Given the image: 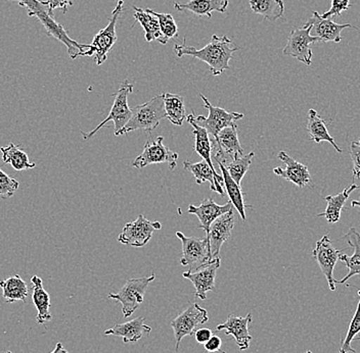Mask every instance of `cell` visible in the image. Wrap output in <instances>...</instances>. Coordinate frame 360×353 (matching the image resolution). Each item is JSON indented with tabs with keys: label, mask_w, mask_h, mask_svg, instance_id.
Listing matches in <instances>:
<instances>
[{
	"label": "cell",
	"mask_w": 360,
	"mask_h": 353,
	"mask_svg": "<svg viewBox=\"0 0 360 353\" xmlns=\"http://www.w3.org/2000/svg\"><path fill=\"white\" fill-rule=\"evenodd\" d=\"M238 51H240V47L236 46L226 35L222 37L213 35L210 44L201 49L188 46L186 39L184 40L182 45H174V51L179 58L190 55L206 62L213 76L221 75L224 71L231 69L229 60L233 58V53Z\"/></svg>",
	"instance_id": "6da1fadb"
},
{
	"label": "cell",
	"mask_w": 360,
	"mask_h": 353,
	"mask_svg": "<svg viewBox=\"0 0 360 353\" xmlns=\"http://www.w3.org/2000/svg\"><path fill=\"white\" fill-rule=\"evenodd\" d=\"M10 1H17L19 6L26 8L29 17L36 18L38 21L41 22L47 35L56 38V40L67 46L68 55L72 60H76L80 56L94 55L90 44H80L72 39L68 35L66 30L63 28L62 25L56 22L53 17L49 15L46 6H44L40 0H10Z\"/></svg>",
	"instance_id": "7a4b0ae2"
},
{
	"label": "cell",
	"mask_w": 360,
	"mask_h": 353,
	"mask_svg": "<svg viewBox=\"0 0 360 353\" xmlns=\"http://www.w3.org/2000/svg\"><path fill=\"white\" fill-rule=\"evenodd\" d=\"M132 116L127 125L116 136H122L127 133L141 130L152 133L159 126L160 121L166 119L164 109V94H160L143 105H137L131 109Z\"/></svg>",
	"instance_id": "3957f363"
},
{
	"label": "cell",
	"mask_w": 360,
	"mask_h": 353,
	"mask_svg": "<svg viewBox=\"0 0 360 353\" xmlns=\"http://www.w3.org/2000/svg\"><path fill=\"white\" fill-rule=\"evenodd\" d=\"M134 91V85L130 84L127 80L124 81L121 84L120 88L114 94L115 101L112 103L111 111H110L109 116L105 119L100 125L96 126L91 132L84 133L82 132L83 139L91 138L92 136L96 134L98 130H101L103 126L107 125L109 121H112L115 126V136L118 134L121 130L127 125L130 118L132 116V111L128 105V96Z\"/></svg>",
	"instance_id": "277c9868"
},
{
	"label": "cell",
	"mask_w": 360,
	"mask_h": 353,
	"mask_svg": "<svg viewBox=\"0 0 360 353\" xmlns=\"http://www.w3.org/2000/svg\"><path fill=\"white\" fill-rule=\"evenodd\" d=\"M155 279V274L143 278L129 279L117 293H110L108 298L120 302L124 318H129L143 302L146 289Z\"/></svg>",
	"instance_id": "5b68a950"
},
{
	"label": "cell",
	"mask_w": 360,
	"mask_h": 353,
	"mask_svg": "<svg viewBox=\"0 0 360 353\" xmlns=\"http://www.w3.org/2000/svg\"><path fill=\"white\" fill-rule=\"evenodd\" d=\"M200 98L204 102L205 109H208L209 116L206 118L204 116H195L193 114V120L198 126L204 128L208 132L211 141L217 140L218 133L222 129L235 125L236 121L244 118V114L240 112H229L222 107H213L210 101L207 100L202 94H200Z\"/></svg>",
	"instance_id": "8992f818"
},
{
	"label": "cell",
	"mask_w": 360,
	"mask_h": 353,
	"mask_svg": "<svg viewBox=\"0 0 360 353\" xmlns=\"http://www.w3.org/2000/svg\"><path fill=\"white\" fill-rule=\"evenodd\" d=\"M209 321L208 312L200 307L197 302L191 303L184 312L171 321V327L174 332L175 353H179L180 342L186 336H191L199 329L200 326L205 325Z\"/></svg>",
	"instance_id": "52a82bcc"
},
{
	"label": "cell",
	"mask_w": 360,
	"mask_h": 353,
	"mask_svg": "<svg viewBox=\"0 0 360 353\" xmlns=\"http://www.w3.org/2000/svg\"><path fill=\"white\" fill-rule=\"evenodd\" d=\"M311 25L305 22L302 28L294 29L288 37L287 45L283 53L292 56L306 66H310L312 62L311 45L321 42L319 37L311 35Z\"/></svg>",
	"instance_id": "ba28073f"
},
{
	"label": "cell",
	"mask_w": 360,
	"mask_h": 353,
	"mask_svg": "<svg viewBox=\"0 0 360 353\" xmlns=\"http://www.w3.org/2000/svg\"><path fill=\"white\" fill-rule=\"evenodd\" d=\"M164 137L160 136L156 139H148L143 146V152L134 159L132 166L135 168H145L146 166L153 164L167 163L169 168L174 171L177 166L179 154L169 149L167 146L164 145Z\"/></svg>",
	"instance_id": "9c48e42d"
},
{
	"label": "cell",
	"mask_w": 360,
	"mask_h": 353,
	"mask_svg": "<svg viewBox=\"0 0 360 353\" xmlns=\"http://www.w3.org/2000/svg\"><path fill=\"white\" fill-rule=\"evenodd\" d=\"M177 237L182 243V258L180 264L190 267V271H195L202 265L212 262L208 238L199 239L195 237H186L184 233L176 232Z\"/></svg>",
	"instance_id": "30bf717a"
},
{
	"label": "cell",
	"mask_w": 360,
	"mask_h": 353,
	"mask_svg": "<svg viewBox=\"0 0 360 353\" xmlns=\"http://www.w3.org/2000/svg\"><path fill=\"white\" fill-rule=\"evenodd\" d=\"M124 0L117 2L116 8L112 11L111 19L105 28L94 36L92 44H90L92 53L94 55V60L96 65L101 66L107 60L108 53L117 41L116 25L122 13Z\"/></svg>",
	"instance_id": "8fae6325"
},
{
	"label": "cell",
	"mask_w": 360,
	"mask_h": 353,
	"mask_svg": "<svg viewBox=\"0 0 360 353\" xmlns=\"http://www.w3.org/2000/svg\"><path fill=\"white\" fill-rule=\"evenodd\" d=\"M161 229V222L148 221L145 215H139L134 222L125 224L118 241L129 246L143 247L152 239L155 231Z\"/></svg>",
	"instance_id": "7c38bea8"
},
{
	"label": "cell",
	"mask_w": 360,
	"mask_h": 353,
	"mask_svg": "<svg viewBox=\"0 0 360 353\" xmlns=\"http://www.w3.org/2000/svg\"><path fill=\"white\" fill-rule=\"evenodd\" d=\"M340 254L341 251L335 248L328 235L323 236L316 242V246L314 251V258L325 275L330 291L336 290V283L333 275H334L335 267L339 260Z\"/></svg>",
	"instance_id": "4fadbf2b"
},
{
	"label": "cell",
	"mask_w": 360,
	"mask_h": 353,
	"mask_svg": "<svg viewBox=\"0 0 360 353\" xmlns=\"http://www.w3.org/2000/svg\"><path fill=\"white\" fill-rule=\"evenodd\" d=\"M220 267V258H214L209 264L202 265L195 271L184 272V278L188 279L195 286V298L206 300L207 292L215 290V279Z\"/></svg>",
	"instance_id": "5bb4252c"
},
{
	"label": "cell",
	"mask_w": 360,
	"mask_h": 353,
	"mask_svg": "<svg viewBox=\"0 0 360 353\" xmlns=\"http://www.w3.org/2000/svg\"><path fill=\"white\" fill-rule=\"evenodd\" d=\"M233 227H235V215L233 210L220 215L211 224L206 237L209 240V249H210L212 260L219 256L222 244L231 237Z\"/></svg>",
	"instance_id": "9a60e30c"
},
{
	"label": "cell",
	"mask_w": 360,
	"mask_h": 353,
	"mask_svg": "<svg viewBox=\"0 0 360 353\" xmlns=\"http://www.w3.org/2000/svg\"><path fill=\"white\" fill-rule=\"evenodd\" d=\"M278 157L285 164V168H281V166L274 168V173L276 176L283 178L299 188L311 185V176L307 166L292 159L285 152H278Z\"/></svg>",
	"instance_id": "2e32d148"
},
{
	"label": "cell",
	"mask_w": 360,
	"mask_h": 353,
	"mask_svg": "<svg viewBox=\"0 0 360 353\" xmlns=\"http://www.w3.org/2000/svg\"><path fill=\"white\" fill-rule=\"evenodd\" d=\"M253 321L251 312L248 314L245 318L242 317L235 316V314H229L226 321L217 326V331L225 333V335L231 336L235 338V341L240 350H247L250 347L252 336L249 333V325Z\"/></svg>",
	"instance_id": "e0dca14e"
},
{
	"label": "cell",
	"mask_w": 360,
	"mask_h": 353,
	"mask_svg": "<svg viewBox=\"0 0 360 353\" xmlns=\"http://www.w3.org/2000/svg\"><path fill=\"white\" fill-rule=\"evenodd\" d=\"M307 24L311 25V32L314 31L315 37H319L321 42L339 44L342 40V31L347 28L359 30L350 24H337L330 19H323L317 11H312V17L308 20Z\"/></svg>",
	"instance_id": "ac0fdd59"
},
{
	"label": "cell",
	"mask_w": 360,
	"mask_h": 353,
	"mask_svg": "<svg viewBox=\"0 0 360 353\" xmlns=\"http://www.w3.org/2000/svg\"><path fill=\"white\" fill-rule=\"evenodd\" d=\"M233 206L231 201L227 202L224 206H219L212 199H205L199 206H193V204L188 206V213L197 215L198 219L201 222V225L198 228L202 229L206 234H208L211 224L220 215L233 210Z\"/></svg>",
	"instance_id": "d6986e66"
},
{
	"label": "cell",
	"mask_w": 360,
	"mask_h": 353,
	"mask_svg": "<svg viewBox=\"0 0 360 353\" xmlns=\"http://www.w3.org/2000/svg\"><path fill=\"white\" fill-rule=\"evenodd\" d=\"M184 166L186 171L195 176L198 185H202L205 182H208L210 184L211 190L224 197V178L217 174V172H214L206 161H202L199 163L191 164L188 161H184Z\"/></svg>",
	"instance_id": "ffe728a7"
},
{
	"label": "cell",
	"mask_w": 360,
	"mask_h": 353,
	"mask_svg": "<svg viewBox=\"0 0 360 353\" xmlns=\"http://www.w3.org/2000/svg\"><path fill=\"white\" fill-rule=\"evenodd\" d=\"M146 319L143 317L134 319L124 324H118L114 326L111 329L105 331V336L114 335V336L123 338L124 343H135L143 338V333L150 334L152 332V328L146 326Z\"/></svg>",
	"instance_id": "44dd1931"
},
{
	"label": "cell",
	"mask_w": 360,
	"mask_h": 353,
	"mask_svg": "<svg viewBox=\"0 0 360 353\" xmlns=\"http://www.w3.org/2000/svg\"><path fill=\"white\" fill-rule=\"evenodd\" d=\"M344 239L347 240L349 246L352 247L353 254L350 256L347 254H340L339 260L347 267L348 274L341 281L335 280V283L339 284H345L349 279L360 275V234L354 228H351Z\"/></svg>",
	"instance_id": "7402d4cb"
},
{
	"label": "cell",
	"mask_w": 360,
	"mask_h": 353,
	"mask_svg": "<svg viewBox=\"0 0 360 353\" xmlns=\"http://www.w3.org/2000/svg\"><path fill=\"white\" fill-rule=\"evenodd\" d=\"M31 284H32L33 303L38 312L36 321L39 325H44L53 319V316L49 312L51 307V296L44 289L42 280L39 277L33 276L31 278Z\"/></svg>",
	"instance_id": "603a6c76"
},
{
	"label": "cell",
	"mask_w": 360,
	"mask_h": 353,
	"mask_svg": "<svg viewBox=\"0 0 360 353\" xmlns=\"http://www.w3.org/2000/svg\"><path fill=\"white\" fill-rule=\"evenodd\" d=\"M134 10L135 11V21L139 22L145 30L146 41H158L162 45L167 44L168 40L162 34L159 21H158L157 17L153 15L152 10L150 8L143 10L141 8H136V6H134Z\"/></svg>",
	"instance_id": "cb8c5ba5"
},
{
	"label": "cell",
	"mask_w": 360,
	"mask_h": 353,
	"mask_svg": "<svg viewBox=\"0 0 360 353\" xmlns=\"http://www.w3.org/2000/svg\"><path fill=\"white\" fill-rule=\"evenodd\" d=\"M229 6V0H191L184 4L174 2V8L179 11H191L202 17L206 15L210 19L213 11L224 13Z\"/></svg>",
	"instance_id": "d4e9b609"
},
{
	"label": "cell",
	"mask_w": 360,
	"mask_h": 353,
	"mask_svg": "<svg viewBox=\"0 0 360 353\" xmlns=\"http://www.w3.org/2000/svg\"><path fill=\"white\" fill-rule=\"evenodd\" d=\"M307 131L309 133L310 140L317 144L328 142L337 150V152L339 154L343 152V149L338 146L336 141L328 133L326 121L317 114L315 109H311L308 112Z\"/></svg>",
	"instance_id": "484cf974"
},
{
	"label": "cell",
	"mask_w": 360,
	"mask_h": 353,
	"mask_svg": "<svg viewBox=\"0 0 360 353\" xmlns=\"http://www.w3.org/2000/svg\"><path fill=\"white\" fill-rule=\"evenodd\" d=\"M357 189H359V186L353 183L352 185L349 186L343 192L339 193L338 195L326 197L325 199L328 202V206H326V211L319 213L317 217H325L326 221L330 224H336L341 219L342 211L345 208V204L349 197L353 191L357 190Z\"/></svg>",
	"instance_id": "4316f807"
},
{
	"label": "cell",
	"mask_w": 360,
	"mask_h": 353,
	"mask_svg": "<svg viewBox=\"0 0 360 353\" xmlns=\"http://www.w3.org/2000/svg\"><path fill=\"white\" fill-rule=\"evenodd\" d=\"M193 114H191L186 116V121L193 127V134L195 139V152L202 157V161H206L214 172H216L212 161V143L210 136L204 128L200 127L193 121Z\"/></svg>",
	"instance_id": "83f0119b"
},
{
	"label": "cell",
	"mask_w": 360,
	"mask_h": 353,
	"mask_svg": "<svg viewBox=\"0 0 360 353\" xmlns=\"http://www.w3.org/2000/svg\"><path fill=\"white\" fill-rule=\"evenodd\" d=\"M0 287L6 303H13L15 301L26 302L29 295V286L19 275L0 281Z\"/></svg>",
	"instance_id": "f1b7e54d"
},
{
	"label": "cell",
	"mask_w": 360,
	"mask_h": 353,
	"mask_svg": "<svg viewBox=\"0 0 360 353\" xmlns=\"http://www.w3.org/2000/svg\"><path fill=\"white\" fill-rule=\"evenodd\" d=\"M217 164L222 173L224 188L226 189L227 194H229V201L233 204V208H236V210L240 213L243 221H245V220H246V208L249 206L245 204L244 193H243L240 186L238 185V184L231 179V177L229 176L227 168H225L221 163ZM249 208H251V206H249Z\"/></svg>",
	"instance_id": "f546056e"
},
{
	"label": "cell",
	"mask_w": 360,
	"mask_h": 353,
	"mask_svg": "<svg viewBox=\"0 0 360 353\" xmlns=\"http://www.w3.org/2000/svg\"><path fill=\"white\" fill-rule=\"evenodd\" d=\"M0 150L2 152L4 163L8 164L18 172L30 170L36 166V164L31 163L28 154L22 149V145L10 143L6 147H0Z\"/></svg>",
	"instance_id": "4dcf8cb0"
},
{
	"label": "cell",
	"mask_w": 360,
	"mask_h": 353,
	"mask_svg": "<svg viewBox=\"0 0 360 353\" xmlns=\"http://www.w3.org/2000/svg\"><path fill=\"white\" fill-rule=\"evenodd\" d=\"M164 109H165L166 119H168L173 125L179 127L184 125V121L186 120V111L184 100L181 95L164 93Z\"/></svg>",
	"instance_id": "1f68e13d"
},
{
	"label": "cell",
	"mask_w": 360,
	"mask_h": 353,
	"mask_svg": "<svg viewBox=\"0 0 360 353\" xmlns=\"http://www.w3.org/2000/svg\"><path fill=\"white\" fill-rule=\"evenodd\" d=\"M251 10L257 15H262L269 22L283 18L285 4L283 0H250Z\"/></svg>",
	"instance_id": "d6a6232c"
},
{
	"label": "cell",
	"mask_w": 360,
	"mask_h": 353,
	"mask_svg": "<svg viewBox=\"0 0 360 353\" xmlns=\"http://www.w3.org/2000/svg\"><path fill=\"white\" fill-rule=\"evenodd\" d=\"M255 156V152H251L250 154L246 155H242V156L236 157L233 161H229L225 168L229 171V176L231 179L236 182L238 185L240 186L242 183L243 178L245 177L248 170H249L250 166L252 164V159Z\"/></svg>",
	"instance_id": "836d02e7"
},
{
	"label": "cell",
	"mask_w": 360,
	"mask_h": 353,
	"mask_svg": "<svg viewBox=\"0 0 360 353\" xmlns=\"http://www.w3.org/2000/svg\"><path fill=\"white\" fill-rule=\"evenodd\" d=\"M359 333H360V299L356 310H355L354 316H353L352 320L349 324L347 334L344 337L341 345H340V353H356V350L353 349L351 343L354 340L355 337L357 336Z\"/></svg>",
	"instance_id": "e575fe53"
},
{
	"label": "cell",
	"mask_w": 360,
	"mask_h": 353,
	"mask_svg": "<svg viewBox=\"0 0 360 353\" xmlns=\"http://www.w3.org/2000/svg\"><path fill=\"white\" fill-rule=\"evenodd\" d=\"M152 13L157 17L161 32L168 41L172 38L179 37V27L170 13H158L153 10Z\"/></svg>",
	"instance_id": "d590c367"
},
{
	"label": "cell",
	"mask_w": 360,
	"mask_h": 353,
	"mask_svg": "<svg viewBox=\"0 0 360 353\" xmlns=\"http://www.w3.org/2000/svg\"><path fill=\"white\" fill-rule=\"evenodd\" d=\"M20 183L0 168V199H8L19 189Z\"/></svg>",
	"instance_id": "8d00e7d4"
},
{
	"label": "cell",
	"mask_w": 360,
	"mask_h": 353,
	"mask_svg": "<svg viewBox=\"0 0 360 353\" xmlns=\"http://www.w3.org/2000/svg\"><path fill=\"white\" fill-rule=\"evenodd\" d=\"M350 6V0H332L330 10L321 15V18L330 19L333 17H340L342 13L349 10Z\"/></svg>",
	"instance_id": "74e56055"
},
{
	"label": "cell",
	"mask_w": 360,
	"mask_h": 353,
	"mask_svg": "<svg viewBox=\"0 0 360 353\" xmlns=\"http://www.w3.org/2000/svg\"><path fill=\"white\" fill-rule=\"evenodd\" d=\"M350 155L353 161V181L360 179V137L350 145Z\"/></svg>",
	"instance_id": "f35d334b"
},
{
	"label": "cell",
	"mask_w": 360,
	"mask_h": 353,
	"mask_svg": "<svg viewBox=\"0 0 360 353\" xmlns=\"http://www.w3.org/2000/svg\"><path fill=\"white\" fill-rule=\"evenodd\" d=\"M42 4L46 6L49 15L53 17V11L60 8L63 13H66L68 8L73 6V2L72 0H47V1H42Z\"/></svg>",
	"instance_id": "ab89813d"
},
{
	"label": "cell",
	"mask_w": 360,
	"mask_h": 353,
	"mask_svg": "<svg viewBox=\"0 0 360 353\" xmlns=\"http://www.w3.org/2000/svg\"><path fill=\"white\" fill-rule=\"evenodd\" d=\"M222 347V340L220 337L218 336H212L210 338V340L208 342L204 344V348L206 352H220V353H226L221 349Z\"/></svg>",
	"instance_id": "60d3db41"
},
{
	"label": "cell",
	"mask_w": 360,
	"mask_h": 353,
	"mask_svg": "<svg viewBox=\"0 0 360 353\" xmlns=\"http://www.w3.org/2000/svg\"><path fill=\"white\" fill-rule=\"evenodd\" d=\"M193 335H195V341L199 344H202V345H204L205 343L208 342V341L210 340L211 337L213 336L212 331H211L210 329H207V328L198 329Z\"/></svg>",
	"instance_id": "b9f144b4"
},
{
	"label": "cell",
	"mask_w": 360,
	"mask_h": 353,
	"mask_svg": "<svg viewBox=\"0 0 360 353\" xmlns=\"http://www.w3.org/2000/svg\"><path fill=\"white\" fill-rule=\"evenodd\" d=\"M51 353H69L67 352L66 349H65L64 346H63V344L60 342H58L56 345L55 350H53V352Z\"/></svg>",
	"instance_id": "7bdbcfd3"
},
{
	"label": "cell",
	"mask_w": 360,
	"mask_h": 353,
	"mask_svg": "<svg viewBox=\"0 0 360 353\" xmlns=\"http://www.w3.org/2000/svg\"><path fill=\"white\" fill-rule=\"evenodd\" d=\"M351 206H352V208H360V201L353 200V201H351Z\"/></svg>",
	"instance_id": "ee69618b"
},
{
	"label": "cell",
	"mask_w": 360,
	"mask_h": 353,
	"mask_svg": "<svg viewBox=\"0 0 360 353\" xmlns=\"http://www.w3.org/2000/svg\"><path fill=\"white\" fill-rule=\"evenodd\" d=\"M304 353H312V352H310V350H308V352H304Z\"/></svg>",
	"instance_id": "f6af8a7d"
},
{
	"label": "cell",
	"mask_w": 360,
	"mask_h": 353,
	"mask_svg": "<svg viewBox=\"0 0 360 353\" xmlns=\"http://www.w3.org/2000/svg\"><path fill=\"white\" fill-rule=\"evenodd\" d=\"M359 291V295H360V290H357Z\"/></svg>",
	"instance_id": "bcb514c9"
},
{
	"label": "cell",
	"mask_w": 360,
	"mask_h": 353,
	"mask_svg": "<svg viewBox=\"0 0 360 353\" xmlns=\"http://www.w3.org/2000/svg\"><path fill=\"white\" fill-rule=\"evenodd\" d=\"M6 353H13V352H6Z\"/></svg>",
	"instance_id": "7dc6e473"
},
{
	"label": "cell",
	"mask_w": 360,
	"mask_h": 353,
	"mask_svg": "<svg viewBox=\"0 0 360 353\" xmlns=\"http://www.w3.org/2000/svg\"><path fill=\"white\" fill-rule=\"evenodd\" d=\"M359 189H360V186H359Z\"/></svg>",
	"instance_id": "c3c4849f"
}]
</instances>
